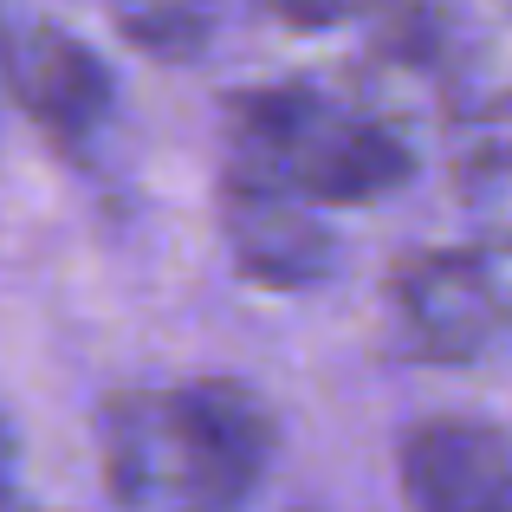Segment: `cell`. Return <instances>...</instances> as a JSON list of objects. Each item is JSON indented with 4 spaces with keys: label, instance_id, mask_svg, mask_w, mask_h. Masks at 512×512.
I'll return each mask as SVG.
<instances>
[{
    "label": "cell",
    "instance_id": "cell-1",
    "mask_svg": "<svg viewBox=\"0 0 512 512\" xmlns=\"http://www.w3.org/2000/svg\"><path fill=\"white\" fill-rule=\"evenodd\" d=\"M273 441L266 396L234 376L98 402V480L117 512H240L273 467Z\"/></svg>",
    "mask_w": 512,
    "mask_h": 512
},
{
    "label": "cell",
    "instance_id": "cell-2",
    "mask_svg": "<svg viewBox=\"0 0 512 512\" xmlns=\"http://www.w3.org/2000/svg\"><path fill=\"white\" fill-rule=\"evenodd\" d=\"M227 150L279 169L318 208L383 201L415 175V150L389 117L338 104L312 85H260L227 104Z\"/></svg>",
    "mask_w": 512,
    "mask_h": 512
},
{
    "label": "cell",
    "instance_id": "cell-3",
    "mask_svg": "<svg viewBox=\"0 0 512 512\" xmlns=\"http://www.w3.org/2000/svg\"><path fill=\"white\" fill-rule=\"evenodd\" d=\"M389 331L422 363H467L487 357L512 331V279L493 253L435 247L396 266L389 279Z\"/></svg>",
    "mask_w": 512,
    "mask_h": 512
},
{
    "label": "cell",
    "instance_id": "cell-4",
    "mask_svg": "<svg viewBox=\"0 0 512 512\" xmlns=\"http://www.w3.org/2000/svg\"><path fill=\"white\" fill-rule=\"evenodd\" d=\"M214 214H221V240H227L234 273L253 279V286L305 292V286H318V279L331 273L325 208H318L312 195H299L279 169L227 150Z\"/></svg>",
    "mask_w": 512,
    "mask_h": 512
},
{
    "label": "cell",
    "instance_id": "cell-5",
    "mask_svg": "<svg viewBox=\"0 0 512 512\" xmlns=\"http://www.w3.org/2000/svg\"><path fill=\"white\" fill-rule=\"evenodd\" d=\"M0 85L33 117L39 137L65 156H85V143L111 117V72L65 26H26V33H13L7 59H0Z\"/></svg>",
    "mask_w": 512,
    "mask_h": 512
},
{
    "label": "cell",
    "instance_id": "cell-6",
    "mask_svg": "<svg viewBox=\"0 0 512 512\" xmlns=\"http://www.w3.org/2000/svg\"><path fill=\"white\" fill-rule=\"evenodd\" d=\"M409 512H512V435L487 415H428L402 435Z\"/></svg>",
    "mask_w": 512,
    "mask_h": 512
},
{
    "label": "cell",
    "instance_id": "cell-7",
    "mask_svg": "<svg viewBox=\"0 0 512 512\" xmlns=\"http://www.w3.org/2000/svg\"><path fill=\"white\" fill-rule=\"evenodd\" d=\"M221 0H111V26L124 33V46H137L143 59L188 65L208 52Z\"/></svg>",
    "mask_w": 512,
    "mask_h": 512
},
{
    "label": "cell",
    "instance_id": "cell-8",
    "mask_svg": "<svg viewBox=\"0 0 512 512\" xmlns=\"http://www.w3.org/2000/svg\"><path fill=\"white\" fill-rule=\"evenodd\" d=\"M454 163H461V188H474V195L512 188V104H493L461 130Z\"/></svg>",
    "mask_w": 512,
    "mask_h": 512
},
{
    "label": "cell",
    "instance_id": "cell-9",
    "mask_svg": "<svg viewBox=\"0 0 512 512\" xmlns=\"http://www.w3.org/2000/svg\"><path fill=\"white\" fill-rule=\"evenodd\" d=\"M273 20H286V26H338L350 20V13L363 7V0H260Z\"/></svg>",
    "mask_w": 512,
    "mask_h": 512
},
{
    "label": "cell",
    "instance_id": "cell-10",
    "mask_svg": "<svg viewBox=\"0 0 512 512\" xmlns=\"http://www.w3.org/2000/svg\"><path fill=\"white\" fill-rule=\"evenodd\" d=\"M0 512H33V500H26V487H20V454H13L7 415H0Z\"/></svg>",
    "mask_w": 512,
    "mask_h": 512
},
{
    "label": "cell",
    "instance_id": "cell-11",
    "mask_svg": "<svg viewBox=\"0 0 512 512\" xmlns=\"http://www.w3.org/2000/svg\"><path fill=\"white\" fill-rule=\"evenodd\" d=\"M0 59H7V33H0Z\"/></svg>",
    "mask_w": 512,
    "mask_h": 512
}]
</instances>
